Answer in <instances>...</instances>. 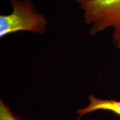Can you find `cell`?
<instances>
[{
	"label": "cell",
	"instance_id": "cell-1",
	"mask_svg": "<svg viewBox=\"0 0 120 120\" xmlns=\"http://www.w3.org/2000/svg\"><path fill=\"white\" fill-rule=\"evenodd\" d=\"M84 11V21L91 27L90 35L112 27L115 46L120 49V0H75Z\"/></svg>",
	"mask_w": 120,
	"mask_h": 120
},
{
	"label": "cell",
	"instance_id": "cell-4",
	"mask_svg": "<svg viewBox=\"0 0 120 120\" xmlns=\"http://www.w3.org/2000/svg\"><path fill=\"white\" fill-rule=\"evenodd\" d=\"M0 120H21L12 112L8 105L0 100Z\"/></svg>",
	"mask_w": 120,
	"mask_h": 120
},
{
	"label": "cell",
	"instance_id": "cell-3",
	"mask_svg": "<svg viewBox=\"0 0 120 120\" xmlns=\"http://www.w3.org/2000/svg\"><path fill=\"white\" fill-rule=\"evenodd\" d=\"M90 103L86 107L77 109V115L79 116H85L86 114L98 110L109 111L113 112L120 116V101L115 100H102L97 98L91 94L88 97Z\"/></svg>",
	"mask_w": 120,
	"mask_h": 120
},
{
	"label": "cell",
	"instance_id": "cell-5",
	"mask_svg": "<svg viewBox=\"0 0 120 120\" xmlns=\"http://www.w3.org/2000/svg\"><path fill=\"white\" fill-rule=\"evenodd\" d=\"M81 116H78V117L76 118V120H81Z\"/></svg>",
	"mask_w": 120,
	"mask_h": 120
},
{
	"label": "cell",
	"instance_id": "cell-2",
	"mask_svg": "<svg viewBox=\"0 0 120 120\" xmlns=\"http://www.w3.org/2000/svg\"><path fill=\"white\" fill-rule=\"evenodd\" d=\"M12 12L0 16V37L19 32L30 31L44 34L47 21L37 12L29 0H10Z\"/></svg>",
	"mask_w": 120,
	"mask_h": 120
}]
</instances>
